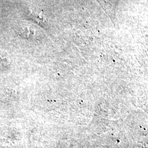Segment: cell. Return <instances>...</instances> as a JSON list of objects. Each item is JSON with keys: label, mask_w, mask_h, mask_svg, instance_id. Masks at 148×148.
I'll use <instances>...</instances> for the list:
<instances>
[{"label": "cell", "mask_w": 148, "mask_h": 148, "mask_svg": "<svg viewBox=\"0 0 148 148\" xmlns=\"http://www.w3.org/2000/svg\"><path fill=\"white\" fill-rule=\"evenodd\" d=\"M22 32V34L24 35V37H32L35 35L36 31L30 27H26L23 29Z\"/></svg>", "instance_id": "obj_2"}, {"label": "cell", "mask_w": 148, "mask_h": 148, "mask_svg": "<svg viewBox=\"0 0 148 148\" xmlns=\"http://www.w3.org/2000/svg\"><path fill=\"white\" fill-rule=\"evenodd\" d=\"M28 16L32 20L37 23L38 25L43 27L47 26V19L42 13L30 10Z\"/></svg>", "instance_id": "obj_1"}]
</instances>
